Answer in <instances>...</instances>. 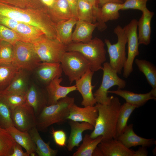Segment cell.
Returning <instances> with one entry per match:
<instances>
[{
  "mask_svg": "<svg viewBox=\"0 0 156 156\" xmlns=\"http://www.w3.org/2000/svg\"><path fill=\"white\" fill-rule=\"evenodd\" d=\"M122 0L123 1H124L125 0ZM124 1H123V2H124Z\"/></svg>",
  "mask_w": 156,
  "mask_h": 156,
  "instance_id": "cell-50",
  "label": "cell"
},
{
  "mask_svg": "<svg viewBox=\"0 0 156 156\" xmlns=\"http://www.w3.org/2000/svg\"><path fill=\"white\" fill-rule=\"evenodd\" d=\"M76 27L72 33V42H75L86 43L92 38V34L94 29L98 26V23H92L78 20Z\"/></svg>",
  "mask_w": 156,
  "mask_h": 156,
  "instance_id": "cell-23",
  "label": "cell"
},
{
  "mask_svg": "<svg viewBox=\"0 0 156 156\" xmlns=\"http://www.w3.org/2000/svg\"><path fill=\"white\" fill-rule=\"evenodd\" d=\"M98 146L104 156H133L134 152L116 139L102 141Z\"/></svg>",
  "mask_w": 156,
  "mask_h": 156,
  "instance_id": "cell-17",
  "label": "cell"
},
{
  "mask_svg": "<svg viewBox=\"0 0 156 156\" xmlns=\"http://www.w3.org/2000/svg\"><path fill=\"white\" fill-rule=\"evenodd\" d=\"M26 71L20 69L10 84L4 90L26 94L29 88L28 75Z\"/></svg>",
  "mask_w": 156,
  "mask_h": 156,
  "instance_id": "cell-29",
  "label": "cell"
},
{
  "mask_svg": "<svg viewBox=\"0 0 156 156\" xmlns=\"http://www.w3.org/2000/svg\"><path fill=\"white\" fill-rule=\"evenodd\" d=\"M35 144L36 152L39 156H55L58 153L57 149H52L49 142L46 143L42 139L36 127H34L28 131Z\"/></svg>",
  "mask_w": 156,
  "mask_h": 156,
  "instance_id": "cell-28",
  "label": "cell"
},
{
  "mask_svg": "<svg viewBox=\"0 0 156 156\" xmlns=\"http://www.w3.org/2000/svg\"><path fill=\"white\" fill-rule=\"evenodd\" d=\"M133 125H127L123 133L116 139L120 141L126 147H131L141 146L149 147L155 144L156 141L153 139H147L137 135L133 130Z\"/></svg>",
  "mask_w": 156,
  "mask_h": 156,
  "instance_id": "cell-15",
  "label": "cell"
},
{
  "mask_svg": "<svg viewBox=\"0 0 156 156\" xmlns=\"http://www.w3.org/2000/svg\"><path fill=\"white\" fill-rule=\"evenodd\" d=\"M15 143L8 131L0 126V156H10Z\"/></svg>",
  "mask_w": 156,
  "mask_h": 156,
  "instance_id": "cell-35",
  "label": "cell"
},
{
  "mask_svg": "<svg viewBox=\"0 0 156 156\" xmlns=\"http://www.w3.org/2000/svg\"><path fill=\"white\" fill-rule=\"evenodd\" d=\"M32 44L36 53L42 62L60 63L63 56L67 51V45L45 35Z\"/></svg>",
  "mask_w": 156,
  "mask_h": 156,
  "instance_id": "cell-6",
  "label": "cell"
},
{
  "mask_svg": "<svg viewBox=\"0 0 156 156\" xmlns=\"http://www.w3.org/2000/svg\"><path fill=\"white\" fill-rule=\"evenodd\" d=\"M19 23L11 18L0 15V23L13 30L16 28Z\"/></svg>",
  "mask_w": 156,
  "mask_h": 156,
  "instance_id": "cell-43",
  "label": "cell"
},
{
  "mask_svg": "<svg viewBox=\"0 0 156 156\" xmlns=\"http://www.w3.org/2000/svg\"><path fill=\"white\" fill-rule=\"evenodd\" d=\"M105 44L101 39L96 37L86 43L72 42L67 45V50L81 53L89 62L90 70L94 72L102 70V65L106 61Z\"/></svg>",
  "mask_w": 156,
  "mask_h": 156,
  "instance_id": "cell-4",
  "label": "cell"
},
{
  "mask_svg": "<svg viewBox=\"0 0 156 156\" xmlns=\"http://www.w3.org/2000/svg\"><path fill=\"white\" fill-rule=\"evenodd\" d=\"M0 41L6 42L14 45L20 40L14 31L0 23Z\"/></svg>",
  "mask_w": 156,
  "mask_h": 156,
  "instance_id": "cell-40",
  "label": "cell"
},
{
  "mask_svg": "<svg viewBox=\"0 0 156 156\" xmlns=\"http://www.w3.org/2000/svg\"><path fill=\"white\" fill-rule=\"evenodd\" d=\"M146 147L141 146L136 151H134L133 156H147L148 152Z\"/></svg>",
  "mask_w": 156,
  "mask_h": 156,
  "instance_id": "cell-46",
  "label": "cell"
},
{
  "mask_svg": "<svg viewBox=\"0 0 156 156\" xmlns=\"http://www.w3.org/2000/svg\"><path fill=\"white\" fill-rule=\"evenodd\" d=\"M78 19L72 17L66 20L56 23L57 39L62 43L67 45L72 42V30Z\"/></svg>",
  "mask_w": 156,
  "mask_h": 156,
  "instance_id": "cell-25",
  "label": "cell"
},
{
  "mask_svg": "<svg viewBox=\"0 0 156 156\" xmlns=\"http://www.w3.org/2000/svg\"><path fill=\"white\" fill-rule=\"evenodd\" d=\"M138 20L133 19L125 25L128 47L127 60L123 68V76L127 78L133 71V64L135 57L139 54L137 33Z\"/></svg>",
  "mask_w": 156,
  "mask_h": 156,
  "instance_id": "cell-10",
  "label": "cell"
},
{
  "mask_svg": "<svg viewBox=\"0 0 156 156\" xmlns=\"http://www.w3.org/2000/svg\"><path fill=\"white\" fill-rule=\"evenodd\" d=\"M74 102V98L67 96L55 104L45 107L36 117L38 130L45 131L49 127L54 124L60 125L66 122Z\"/></svg>",
  "mask_w": 156,
  "mask_h": 156,
  "instance_id": "cell-3",
  "label": "cell"
},
{
  "mask_svg": "<svg viewBox=\"0 0 156 156\" xmlns=\"http://www.w3.org/2000/svg\"><path fill=\"white\" fill-rule=\"evenodd\" d=\"M114 32L117 37V42L112 44L108 39H105L104 42L107 48L111 67L118 74H120L127 59L126 46L127 37L125 26L122 27L118 25L114 29Z\"/></svg>",
  "mask_w": 156,
  "mask_h": 156,
  "instance_id": "cell-5",
  "label": "cell"
},
{
  "mask_svg": "<svg viewBox=\"0 0 156 156\" xmlns=\"http://www.w3.org/2000/svg\"><path fill=\"white\" fill-rule=\"evenodd\" d=\"M92 156H104L101 150L97 146L94 150Z\"/></svg>",
  "mask_w": 156,
  "mask_h": 156,
  "instance_id": "cell-49",
  "label": "cell"
},
{
  "mask_svg": "<svg viewBox=\"0 0 156 156\" xmlns=\"http://www.w3.org/2000/svg\"><path fill=\"white\" fill-rule=\"evenodd\" d=\"M95 105L98 115L91 137L95 138L101 135L102 141L116 139V125L121 105L118 98L111 96L107 104L96 103Z\"/></svg>",
  "mask_w": 156,
  "mask_h": 156,
  "instance_id": "cell-2",
  "label": "cell"
},
{
  "mask_svg": "<svg viewBox=\"0 0 156 156\" xmlns=\"http://www.w3.org/2000/svg\"><path fill=\"white\" fill-rule=\"evenodd\" d=\"M108 93L117 95L124 98L126 102L135 105L137 108L144 105L148 101L155 100L151 90L144 94H138L127 90L118 88L116 90L108 91Z\"/></svg>",
  "mask_w": 156,
  "mask_h": 156,
  "instance_id": "cell-22",
  "label": "cell"
},
{
  "mask_svg": "<svg viewBox=\"0 0 156 156\" xmlns=\"http://www.w3.org/2000/svg\"><path fill=\"white\" fill-rule=\"evenodd\" d=\"M25 95L7 91H0V95L9 106L11 112L17 107L26 103Z\"/></svg>",
  "mask_w": 156,
  "mask_h": 156,
  "instance_id": "cell-36",
  "label": "cell"
},
{
  "mask_svg": "<svg viewBox=\"0 0 156 156\" xmlns=\"http://www.w3.org/2000/svg\"><path fill=\"white\" fill-rule=\"evenodd\" d=\"M99 4L101 6L104 4L109 2H113L122 3L123 2L122 0H99Z\"/></svg>",
  "mask_w": 156,
  "mask_h": 156,
  "instance_id": "cell-48",
  "label": "cell"
},
{
  "mask_svg": "<svg viewBox=\"0 0 156 156\" xmlns=\"http://www.w3.org/2000/svg\"><path fill=\"white\" fill-rule=\"evenodd\" d=\"M94 73L89 69L80 78L75 81L77 90L82 97L81 105L84 107L93 106L97 103L92 92L96 86H93L92 84Z\"/></svg>",
  "mask_w": 156,
  "mask_h": 156,
  "instance_id": "cell-12",
  "label": "cell"
},
{
  "mask_svg": "<svg viewBox=\"0 0 156 156\" xmlns=\"http://www.w3.org/2000/svg\"><path fill=\"white\" fill-rule=\"evenodd\" d=\"M48 10L51 18L56 23L73 17L66 0H55Z\"/></svg>",
  "mask_w": 156,
  "mask_h": 156,
  "instance_id": "cell-26",
  "label": "cell"
},
{
  "mask_svg": "<svg viewBox=\"0 0 156 156\" xmlns=\"http://www.w3.org/2000/svg\"><path fill=\"white\" fill-rule=\"evenodd\" d=\"M62 80V78L56 77L46 86L47 105L57 103L59 100L66 97L70 92L77 90L75 85L69 86H61L60 84Z\"/></svg>",
  "mask_w": 156,
  "mask_h": 156,
  "instance_id": "cell-13",
  "label": "cell"
},
{
  "mask_svg": "<svg viewBox=\"0 0 156 156\" xmlns=\"http://www.w3.org/2000/svg\"><path fill=\"white\" fill-rule=\"evenodd\" d=\"M77 18L88 22H96L94 9L93 6L85 0H78Z\"/></svg>",
  "mask_w": 156,
  "mask_h": 156,
  "instance_id": "cell-34",
  "label": "cell"
},
{
  "mask_svg": "<svg viewBox=\"0 0 156 156\" xmlns=\"http://www.w3.org/2000/svg\"><path fill=\"white\" fill-rule=\"evenodd\" d=\"M13 47V63L19 69L26 70L32 71L36 68L41 61L32 44L18 41Z\"/></svg>",
  "mask_w": 156,
  "mask_h": 156,
  "instance_id": "cell-9",
  "label": "cell"
},
{
  "mask_svg": "<svg viewBox=\"0 0 156 156\" xmlns=\"http://www.w3.org/2000/svg\"><path fill=\"white\" fill-rule=\"evenodd\" d=\"M43 4L47 7L49 8L53 5L55 0H40Z\"/></svg>",
  "mask_w": 156,
  "mask_h": 156,
  "instance_id": "cell-47",
  "label": "cell"
},
{
  "mask_svg": "<svg viewBox=\"0 0 156 156\" xmlns=\"http://www.w3.org/2000/svg\"><path fill=\"white\" fill-rule=\"evenodd\" d=\"M0 3L22 8L37 9L44 7L40 0H0Z\"/></svg>",
  "mask_w": 156,
  "mask_h": 156,
  "instance_id": "cell-37",
  "label": "cell"
},
{
  "mask_svg": "<svg viewBox=\"0 0 156 156\" xmlns=\"http://www.w3.org/2000/svg\"><path fill=\"white\" fill-rule=\"evenodd\" d=\"M122 3L113 2L106 3L100 8L99 18L97 22V28L101 31L106 29L105 23L109 21L118 19L120 17L119 11L121 10Z\"/></svg>",
  "mask_w": 156,
  "mask_h": 156,
  "instance_id": "cell-21",
  "label": "cell"
},
{
  "mask_svg": "<svg viewBox=\"0 0 156 156\" xmlns=\"http://www.w3.org/2000/svg\"><path fill=\"white\" fill-rule=\"evenodd\" d=\"M14 55L13 45L0 41V65L12 63Z\"/></svg>",
  "mask_w": 156,
  "mask_h": 156,
  "instance_id": "cell-39",
  "label": "cell"
},
{
  "mask_svg": "<svg viewBox=\"0 0 156 156\" xmlns=\"http://www.w3.org/2000/svg\"><path fill=\"white\" fill-rule=\"evenodd\" d=\"M0 15L36 27L47 37L56 39V23L51 18L46 7L37 9L22 8L0 3Z\"/></svg>",
  "mask_w": 156,
  "mask_h": 156,
  "instance_id": "cell-1",
  "label": "cell"
},
{
  "mask_svg": "<svg viewBox=\"0 0 156 156\" xmlns=\"http://www.w3.org/2000/svg\"><path fill=\"white\" fill-rule=\"evenodd\" d=\"M102 70L103 75L101 84L93 95L97 103L107 104L110 100V96H107L109 90L115 86H118V88H123L126 86V82L118 77L109 62L103 63Z\"/></svg>",
  "mask_w": 156,
  "mask_h": 156,
  "instance_id": "cell-8",
  "label": "cell"
},
{
  "mask_svg": "<svg viewBox=\"0 0 156 156\" xmlns=\"http://www.w3.org/2000/svg\"><path fill=\"white\" fill-rule=\"evenodd\" d=\"M25 96L26 103L33 108L37 117L47 105V98L46 91L40 90L32 85L28 88Z\"/></svg>",
  "mask_w": 156,
  "mask_h": 156,
  "instance_id": "cell-18",
  "label": "cell"
},
{
  "mask_svg": "<svg viewBox=\"0 0 156 156\" xmlns=\"http://www.w3.org/2000/svg\"><path fill=\"white\" fill-rule=\"evenodd\" d=\"M66 0L69 5L72 16L78 19L77 16L78 0Z\"/></svg>",
  "mask_w": 156,
  "mask_h": 156,
  "instance_id": "cell-45",
  "label": "cell"
},
{
  "mask_svg": "<svg viewBox=\"0 0 156 156\" xmlns=\"http://www.w3.org/2000/svg\"><path fill=\"white\" fill-rule=\"evenodd\" d=\"M13 31L17 34L20 41L31 44L45 35L38 27L23 23L19 22Z\"/></svg>",
  "mask_w": 156,
  "mask_h": 156,
  "instance_id": "cell-24",
  "label": "cell"
},
{
  "mask_svg": "<svg viewBox=\"0 0 156 156\" xmlns=\"http://www.w3.org/2000/svg\"><path fill=\"white\" fill-rule=\"evenodd\" d=\"M19 69L12 63L0 65V91L9 86Z\"/></svg>",
  "mask_w": 156,
  "mask_h": 156,
  "instance_id": "cell-32",
  "label": "cell"
},
{
  "mask_svg": "<svg viewBox=\"0 0 156 156\" xmlns=\"http://www.w3.org/2000/svg\"><path fill=\"white\" fill-rule=\"evenodd\" d=\"M149 0H125L122 4L121 10H137L142 12L146 8V3Z\"/></svg>",
  "mask_w": 156,
  "mask_h": 156,
  "instance_id": "cell-41",
  "label": "cell"
},
{
  "mask_svg": "<svg viewBox=\"0 0 156 156\" xmlns=\"http://www.w3.org/2000/svg\"><path fill=\"white\" fill-rule=\"evenodd\" d=\"M54 141L56 145L61 147L66 146L67 136L66 133L63 130H55L52 128L51 129Z\"/></svg>",
  "mask_w": 156,
  "mask_h": 156,
  "instance_id": "cell-42",
  "label": "cell"
},
{
  "mask_svg": "<svg viewBox=\"0 0 156 156\" xmlns=\"http://www.w3.org/2000/svg\"><path fill=\"white\" fill-rule=\"evenodd\" d=\"M11 117L13 126L20 131L28 132L36 127V117L34 110L26 103L14 109Z\"/></svg>",
  "mask_w": 156,
  "mask_h": 156,
  "instance_id": "cell-11",
  "label": "cell"
},
{
  "mask_svg": "<svg viewBox=\"0 0 156 156\" xmlns=\"http://www.w3.org/2000/svg\"><path fill=\"white\" fill-rule=\"evenodd\" d=\"M136 108L135 105L127 102L121 105L116 125V139L124 132L127 125L128 119Z\"/></svg>",
  "mask_w": 156,
  "mask_h": 156,
  "instance_id": "cell-31",
  "label": "cell"
},
{
  "mask_svg": "<svg viewBox=\"0 0 156 156\" xmlns=\"http://www.w3.org/2000/svg\"><path fill=\"white\" fill-rule=\"evenodd\" d=\"M102 140L101 135L92 138L90 135L86 134L83 139L82 143L78 147L76 151L72 156H92L94 150Z\"/></svg>",
  "mask_w": 156,
  "mask_h": 156,
  "instance_id": "cell-30",
  "label": "cell"
},
{
  "mask_svg": "<svg viewBox=\"0 0 156 156\" xmlns=\"http://www.w3.org/2000/svg\"><path fill=\"white\" fill-rule=\"evenodd\" d=\"M11 111L9 107L0 95V126L7 129L13 126L11 117Z\"/></svg>",
  "mask_w": 156,
  "mask_h": 156,
  "instance_id": "cell-38",
  "label": "cell"
},
{
  "mask_svg": "<svg viewBox=\"0 0 156 156\" xmlns=\"http://www.w3.org/2000/svg\"><path fill=\"white\" fill-rule=\"evenodd\" d=\"M142 14L137 23L139 44H149L151 41V21L154 13L147 8L142 12Z\"/></svg>",
  "mask_w": 156,
  "mask_h": 156,
  "instance_id": "cell-16",
  "label": "cell"
},
{
  "mask_svg": "<svg viewBox=\"0 0 156 156\" xmlns=\"http://www.w3.org/2000/svg\"><path fill=\"white\" fill-rule=\"evenodd\" d=\"M98 115L95 105L81 107L74 103L70 107L68 120L79 122H88L94 127Z\"/></svg>",
  "mask_w": 156,
  "mask_h": 156,
  "instance_id": "cell-14",
  "label": "cell"
},
{
  "mask_svg": "<svg viewBox=\"0 0 156 156\" xmlns=\"http://www.w3.org/2000/svg\"><path fill=\"white\" fill-rule=\"evenodd\" d=\"M68 122L70 128V132L66 146L68 151H71L75 147H78L82 141L83 133L87 130H93L94 127L86 122H80L69 120Z\"/></svg>",
  "mask_w": 156,
  "mask_h": 156,
  "instance_id": "cell-20",
  "label": "cell"
},
{
  "mask_svg": "<svg viewBox=\"0 0 156 156\" xmlns=\"http://www.w3.org/2000/svg\"><path fill=\"white\" fill-rule=\"evenodd\" d=\"M35 69L39 79L47 86L55 78L62 77L63 72L60 63L40 62Z\"/></svg>",
  "mask_w": 156,
  "mask_h": 156,
  "instance_id": "cell-19",
  "label": "cell"
},
{
  "mask_svg": "<svg viewBox=\"0 0 156 156\" xmlns=\"http://www.w3.org/2000/svg\"><path fill=\"white\" fill-rule=\"evenodd\" d=\"M60 63L63 72L68 77L70 84L80 78L90 69L88 61L77 51H66L63 56Z\"/></svg>",
  "mask_w": 156,
  "mask_h": 156,
  "instance_id": "cell-7",
  "label": "cell"
},
{
  "mask_svg": "<svg viewBox=\"0 0 156 156\" xmlns=\"http://www.w3.org/2000/svg\"><path fill=\"white\" fill-rule=\"evenodd\" d=\"M22 146L16 142L10 156H29L26 152L23 150Z\"/></svg>",
  "mask_w": 156,
  "mask_h": 156,
  "instance_id": "cell-44",
  "label": "cell"
},
{
  "mask_svg": "<svg viewBox=\"0 0 156 156\" xmlns=\"http://www.w3.org/2000/svg\"><path fill=\"white\" fill-rule=\"evenodd\" d=\"M135 62L139 70L145 76L152 89L156 90V68L151 62L145 60L136 59Z\"/></svg>",
  "mask_w": 156,
  "mask_h": 156,
  "instance_id": "cell-33",
  "label": "cell"
},
{
  "mask_svg": "<svg viewBox=\"0 0 156 156\" xmlns=\"http://www.w3.org/2000/svg\"><path fill=\"white\" fill-rule=\"evenodd\" d=\"M6 129L15 142L25 148L29 155L31 153L36 152V145L28 132L20 131L14 126L10 127Z\"/></svg>",
  "mask_w": 156,
  "mask_h": 156,
  "instance_id": "cell-27",
  "label": "cell"
}]
</instances>
